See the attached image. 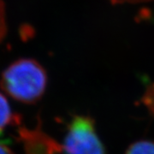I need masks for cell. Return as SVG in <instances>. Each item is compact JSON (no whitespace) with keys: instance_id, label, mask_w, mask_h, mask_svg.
I'll return each instance as SVG.
<instances>
[{"instance_id":"1","label":"cell","mask_w":154,"mask_h":154,"mask_svg":"<svg viewBox=\"0 0 154 154\" xmlns=\"http://www.w3.org/2000/svg\"><path fill=\"white\" fill-rule=\"evenodd\" d=\"M48 82L42 65L31 58L14 62L4 71L0 85L11 98L23 104H34L43 97Z\"/></svg>"},{"instance_id":"2","label":"cell","mask_w":154,"mask_h":154,"mask_svg":"<svg viewBox=\"0 0 154 154\" xmlns=\"http://www.w3.org/2000/svg\"><path fill=\"white\" fill-rule=\"evenodd\" d=\"M62 146L64 154H106L95 122L89 116L75 115L72 117Z\"/></svg>"},{"instance_id":"3","label":"cell","mask_w":154,"mask_h":154,"mask_svg":"<svg viewBox=\"0 0 154 154\" xmlns=\"http://www.w3.org/2000/svg\"><path fill=\"white\" fill-rule=\"evenodd\" d=\"M18 140L23 144L25 154H58L63 152V146L41 128L38 122L33 129L19 128Z\"/></svg>"},{"instance_id":"4","label":"cell","mask_w":154,"mask_h":154,"mask_svg":"<svg viewBox=\"0 0 154 154\" xmlns=\"http://www.w3.org/2000/svg\"><path fill=\"white\" fill-rule=\"evenodd\" d=\"M20 122V116L12 112L11 105L5 96L0 93V139L7 127L19 124Z\"/></svg>"},{"instance_id":"5","label":"cell","mask_w":154,"mask_h":154,"mask_svg":"<svg viewBox=\"0 0 154 154\" xmlns=\"http://www.w3.org/2000/svg\"><path fill=\"white\" fill-rule=\"evenodd\" d=\"M124 154H154V140H137L127 148Z\"/></svg>"},{"instance_id":"6","label":"cell","mask_w":154,"mask_h":154,"mask_svg":"<svg viewBox=\"0 0 154 154\" xmlns=\"http://www.w3.org/2000/svg\"><path fill=\"white\" fill-rule=\"evenodd\" d=\"M141 104L154 116V82L149 85L141 97Z\"/></svg>"},{"instance_id":"7","label":"cell","mask_w":154,"mask_h":154,"mask_svg":"<svg viewBox=\"0 0 154 154\" xmlns=\"http://www.w3.org/2000/svg\"><path fill=\"white\" fill-rule=\"evenodd\" d=\"M6 32L5 14L4 3L0 0V41L3 39Z\"/></svg>"},{"instance_id":"8","label":"cell","mask_w":154,"mask_h":154,"mask_svg":"<svg viewBox=\"0 0 154 154\" xmlns=\"http://www.w3.org/2000/svg\"><path fill=\"white\" fill-rule=\"evenodd\" d=\"M112 5H123V4H142L153 0H109Z\"/></svg>"},{"instance_id":"9","label":"cell","mask_w":154,"mask_h":154,"mask_svg":"<svg viewBox=\"0 0 154 154\" xmlns=\"http://www.w3.org/2000/svg\"><path fill=\"white\" fill-rule=\"evenodd\" d=\"M0 154H15L5 141L0 139Z\"/></svg>"}]
</instances>
